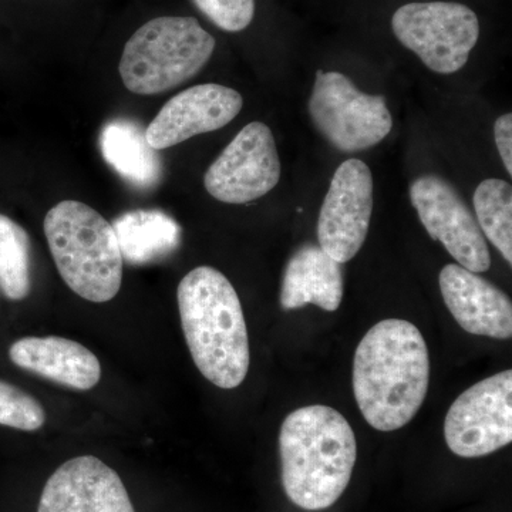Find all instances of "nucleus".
Here are the masks:
<instances>
[{
  "label": "nucleus",
  "instance_id": "f257e3e1",
  "mask_svg": "<svg viewBox=\"0 0 512 512\" xmlns=\"http://www.w3.org/2000/svg\"><path fill=\"white\" fill-rule=\"evenodd\" d=\"M429 382L426 340L409 320H382L360 340L353 392L373 429L387 433L409 424L426 399Z\"/></svg>",
  "mask_w": 512,
  "mask_h": 512
},
{
  "label": "nucleus",
  "instance_id": "f03ea898",
  "mask_svg": "<svg viewBox=\"0 0 512 512\" xmlns=\"http://www.w3.org/2000/svg\"><path fill=\"white\" fill-rule=\"evenodd\" d=\"M279 453L289 500L302 510H326L342 497L352 478L355 431L332 407H301L282 423Z\"/></svg>",
  "mask_w": 512,
  "mask_h": 512
},
{
  "label": "nucleus",
  "instance_id": "7ed1b4c3",
  "mask_svg": "<svg viewBox=\"0 0 512 512\" xmlns=\"http://www.w3.org/2000/svg\"><path fill=\"white\" fill-rule=\"evenodd\" d=\"M178 309L188 349L205 379L235 389L249 370V339L241 301L227 276L198 266L178 285Z\"/></svg>",
  "mask_w": 512,
  "mask_h": 512
},
{
  "label": "nucleus",
  "instance_id": "20e7f679",
  "mask_svg": "<svg viewBox=\"0 0 512 512\" xmlns=\"http://www.w3.org/2000/svg\"><path fill=\"white\" fill-rule=\"evenodd\" d=\"M47 244L66 285L86 301L116 298L123 282V256L113 225L79 201H62L45 218Z\"/></svg>",
  "mask_w": 512,
  "mask_h": 512
},
{
  "label": "nucleus",
  "instance_id": "39448f33",
  "mask_svg": "<svg viewBox=\"0 0 512 512\" xmlns=\"http://www.w3.org/2000/svg\"><path fill=\"white\" fill-rule=\"evenodd\" d=\"M215 39L197 19L164 16L128 39L119 72L128 92L150 96L187 83L210 62Z\"/></svg>",
  "mask_w": 512,
  "mask_h": 512
},
{
  "label": "nucleus",
  "instance_id": "423d86ee",
  "mask_svg": "<svg viewBox=\"0 0 512 512\" xmlns=\"http://www.w3.org/2000/svg\"><path fill=\"white\" fill-rule=\"evenodd\" d=\"M309 114L316 130L343 153L375 147L393 127L386 99L360 92L338 72H316Z\"/></svg>",
  "mask_w": 512,
  "mask_h": 512
},
{
  "label": "nucleus",
  "instance_id": "0eeeda50",
  "mask_svg": "<svg viewBox=\"0 0 512 512\" xmlns=\"http://www.w3.org/2000/svg\"><path fill=\"white\" fill-rule=\"evenodd\" d=\"M394 36L430 70L456 73L480 37V22L468 6L454 2L409 3L392 18Z\"/></svg>",
  "mask_w": 512,
  "mask_h": 512
},
{
  "label": "nucleus",
  "instance_id": "6e6552de",
  "mask_svg": "<svg viewBox=\"0 0 512 512\" xmlns=\"http://www.w3.org/2000/svg\"><path fill=\"white\" fill-rule=\"evenodd\" d=\"M447 446L458 457L495 453L512 441V372L481 380L458 396L444 423Z\"/></svg>",
  "mask_w": 512,
  "mask_h": 512
},
{
  "label": "nucleus",
  "instance_id": "1a4fd4ad",
  "mask_svg": "<svg viewBox=\"0 0 512 512\" xmlns=\"http://www.w3.org/2000/svg\"><path fill=\"white\" fill-rule=\"evenodd\" d=\"M281 178V161L274 134L254 121L222 151L205 173V190L225 204H247L274 190Z\"/></svg>",
  "mask_w": 512,
  "mask_h": 512
},
{
  "label": "nucleus",
  "instance_id": "9d476101",
  "mask_svg": "<svg viewBox=\"0 0 512 512\" xmlns=\"http://www.w3.org/2000/svg\"><path fill=\"white\" fill-rule=\"evenodd\" d=\"M410 198L430 237L440 241L458 265L474 274L490 269V249L476 215L453 185L439 175H423L413 181Z\"/></svg>",
  "mask_w": 512,
  "mask_h": 512
},
{
  "label": "nucleus",
  "instance_id": "9b49d317",
  "mask_svg": "<svg viewBox=\"0 0 512 512\" xmlns=\"http://www.w3.org/2000/svg\"><path fill=\"white\" fill-rule=\"evenodd\" d=\"M372 211L370 168L356 158L340 164L320 208L319 247L339 264L355 258L365 244Z\"/></svg>",
  "mask_w": 512,
  "mask_h": 512
},
{
  "label": "nucleus",
  "instance_id": "f8f14e48",
  "mask_svg": "<svg viewBox=\"0 0 512 512\" xmlns=\"http://www.w3.org/2000/svg\"><path fill=\"white\" fill-rule=\"evenodd\" d=\"M37 512H136L119 474L100 458L80 456L62 464L40 495Z\"/></svg>",
  "mask_w": 512,
  "mask_h": 512
},
{
  "label": "nucleus",
  "instance_id": "ddd939ff",
  "mask_svg": "<svg viewBox=\"0 0 512 512\" xmlns=\"http://www.w3.org/2000/svg\"><path fill=\"white\" fill-rule=\"evenodd\" d=\"M244 106L237 90L221 84H200L178 93L165 103L147 127L148 144L165 150L200 134L227 126Z\"/></svg>",
  "mask_w": 512,
  "mask_h": 512
},
{
  "label": "nucleus",
  "instance_id": "4468645a",
  "mask_svg": "<svg viewBox=\"0 0 512 512\" xmlns=\"http://www.w3.org/2000/svg\"><path fill=\"white\" fill-rule=\"evenodd\" d=\"M439 284L448 311L466 332L511 339L512 303L500 288L457 264L441 269Z\"/></svg>",
  "mask_w": 512,
  "mask_h": 512
},
{
  "label": "nucleus",
  "instance_id": "2eb2a0df",
  "mask_svg": "<svg viewBox=\"0 0 512 512\" xmlns=\"http://www.w3.org/2000/svg\"><path fill=\"white\" fill-rule=\"evenodd\" d=\"M10 360L20 369L76 390H90L100 382L101 365L92 350L79 342L46 336L16 340Z\"/></svg>",
  "mask_w": 512,
  "mask_h": 512
},
{
  "label": "nucleus",
  "instance_id": "dca6fc26",
  "mask_svg": "<svg viewBox=\"0 0 512 512\" xmlns=\"http://www.w3.org/2000/svg\"><path fill=\"white\" fill-rule=\"evenodd\" d=\"M345 292L342 264L330 258L319 245L305 244L291 256L282 279L281 305L285 311L318 306L338 311Z\"/></svg>",
  "mask_w": 512,
  "mask_h": 512
},
{
  "label": "nucleus",
  "instance_id": "f3484780",
  "mask_svg": "<svg viewBox=\"0 0 512 512\" xmlns=\"http://www.w3.org/2000/svg\"><path fill=\"white\" fill-rule=\"evenodd\" d=\"M100 147L107 164L128 183L138 188L160 183L163 164L140 124L126 119L110 121L101 131Z\"/></svg>",
  "mask_w": 512,
  "mask_h": 512
},
{
  "label": "nucleus",
  "instance_id": "a211bd4d",
  "mask_svg": "<svg viewBox=\"0 0 512 512\" xmlns=\"http://www.w3.org/2000/svg\"><path fill=\"white\" fill-rule=\"evenodd\" d=\"M111 225L121 256L131 265H146L163 259L180 244V225L160 210L126 212Z\"/></svg>",
  "mask_w": 512,
  "mask_h": 512
},
{
  "label": "nucleus",
  "instance_id": "6ab92c4d",
  "mask_svg": "<svg viewBox=\"0 0 512 512\" xmlns=\"http://www.w3.org/2000/svg\"><path fill=\"white\" fill-rule=\"evenodd\" d=\"M32 288V245L18 222L0 214V292L23 301Z\"/></svg>",
  "mask_w": 512,
  "mask_h": 512
},
{
  "label": "nucleus",
  "instance_id": "aec40b11",
  "mask_svg": "<svg viewBox=\"0 0 512 512\" xmlns=\"http://www.w3.org/2000/svg\"><path fill=\"white\" fill-rule=\"evenodd\" d=\"M476 220L484 237L512 264V188L504 180H485L474 192Z\"/></svg>",
  "mask_w": 512,
  "mask_h": 512
},
{
  "label": "nucleus",
  "instance_id": "412c9836",
  "mask_svg": "<svg viewBox=\"0 0 512 512\" xmlns=\"http://www.w3.org/2000/svg\"><path fill=\"white\" fill-rule=\"evenodd\" d=\"M45 409L35 397L0 380V424L23 431L42 429Z\"/></svg>",
  "mask_w": 512,
  "mask_h": 512
},
{
  "label": "nucleus",
  "instance_id": "4be33fe9",
  "mask_svg": "<svg viewBox=\"0 0 512 512\" xmlns=\"http://www.w3.org/2000/svg\"><path fill=\"white\" fill-rule=\"evenodd\" d=\"M197 8L225 32H241L255 16V0H194Z\"/></svg>",
  "mask_w": 512,
  "mask_h": 512
},
{
  "label": "nucleus",
  "instance_id": "5701e85b",
  "mask_svg": "<svg viewBox=\"0 0 512 512\" xmlns=\"http://www.w3.org/2000/svg\"><path fill=\"white\" fill-rule=\"evenodd\" d=\"M494 137L498 153L503 158L505 170L512 175V114L507 113L498 117L494 124Z\"/></svg>",
  "mask_w": 512,
  "mask_h": 512
}]
</instances>
